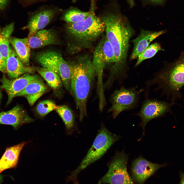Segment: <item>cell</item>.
<instances>
[{"instance_id": "9a60e30c", "label": "cell", "mask_w": 184, "mask_h": 184, "mask_svg": "<svg viewBox=\"0 0 184 184\" xmlns=\"http://www.w3.org/2000/svg\"><path fill=\"white\" fill-rule=\"evenodd\" d=\"M165 32L164 30L152 31L141 29L138 36L131 41L134 46L130 56V60L137 58L139 55L148 46L151 42Z\"/></svg>"}, {"instance_id": "e575fe53", "label": "cell", "mask_w": 184, "mask_h": 184, "mask_svg": "<svg viewBox=\"0 0 184 184\" xmlns=\"http://www.w3.org/2000/svg\"><path fill=\"white\" fill-rule=\"evenodd\" d=\"M1 29H0V42L1 41Z\"/></svg>"}, {"instance_id": "4316f807", "label": "cell", "mask_w": 184, "mask_h": 184, "mask_svg": "<svg viewBox=\"0 0 184 184\" xmlns=\"http://www.w3.org/2000/svg\"><path fill=\"white\" fill-rule=\"evenodd\" d=\"M165 1V0H142V2L144 6L148 5H161L164 4Z\"/></svg>"}, {"instance_id": "9c48e42d", "label": "cell", "mask_w": 184, "mask_h": 184, "mask_svg": "<svg viewBox=\"0 0 184 184\" xmlns=\"http://www.w3.org/2000/svg\"><path fill=\"white\" fill-rule=\"evenodd\" d=\"M92 61L98 77L97 87L103 86L102 74L107 66L110 68L114 63L115 57L112 47L105 35H103L95 47Z\"/></svg>"}, {"instance_id": "7a4b0ae2", "label": "cell", "mask_w": 184, "mask_h": 184, "mask_svg": "<svg viewBox=\"0 0 184 184\" xmlns=\"http://www.w3.org/2000/svg\"><path fill=\"white\" fill-rule=\"evenodd\" d=\"M92 57L88 54H83L68 61L71 72L69 91L79 111L80 121L87 116V99L97 76Z\"/></svg>"}, {"instance_id": "f1b7e54d", "label": "cell", "mask_w": 184, "mask_h": 184, "mask_svg": "<svg viewBox=\"0 0 184 184\" xmlns=\"http://www.w3.org/2000/svg\"><path fill=\"white\" fill-rule=\"evenodd\" d=\"M9 0H0V10L4 9L6 7Z\"/></svg>"}, {"instance_id": "ffe728a7", "label": "cell", "mask_w": 184, "mask_h": 184, "mask_svg": "<svg viewBox=\"0 0 184 184\" xmlns=\"http://www.w3.org/2000/svg\"><path fill=\"white\" fill-rule=\"evenodd\" d=\"M9 41L23 64L26 66H30L31 48L27 38H19L11 36Z\"/></svg>"}, {"instance_id": "2e32d148", "label": "cell", "mask_w": 184, "mask_h": 184, "mask_svg": "<svg viewBox=\"0 0 184 184\" xmlns=\"http://www.w3.org/2000/svg\"><path fill=\"white\" fill-rule=\"evenodd\" d=\"M5 62L6 73L8 78L10 79L16 78L26 73L32 74L36 71L34 67L24 65L13 50Z\"/></svg>"}, {"instance_id": "83f0119b", "label": "cell", "mask_w": 184, "mask_h": 184, "mask_svg": "<svg viewBox=\"0 0 184 184\" xmlns=\"http://www.w3.org/2000/svg\"><path fill=\"white\" fill-rule=\"evenodd\" d=\"M0 71L4 74L6 73V62L0 53Z\"/></svg>"}, {"instance_id": "836d02e7", "label": "cell", "mask_w": 184, "mask_h": 184, "mask_svg": "<svg viewBox=\"0 0 184 184\" xmlns=\"http://www.w3.org/2000/svg\"><path fill=\"white\" fill-rule=\"evenodd\" d=\"M77 0H72V2L73 3H75Z\"/></svg>"}, {"instance_id": "484cf974", "label": "cell", "mask_w": 184, "mask_h": 184, "mask_svg": "<svg viewBox=\"0 0 184 184\" xmlns=\"http://www.w3.org/2000/svg\"><path fill=\"white\" fill-rule=\"evenodd\" d=\"M57 106L52 101L45 100L39 102L36 106L35 109L38 115L41 117H43L55 110Z\"/></svg>"}, {"instance_id": "277c9868", "label": "cell", "mask_w": 184, "mask_h": 184, "mask_svg": "<svg viewBox=\"0 0 184 184\" xmlns=\"http://www.w3.org/2000/svg\"><path fill=\"white\" fill-rule=\"evenodd\" d=\"M146 91L153 85L157 86L154 92L162 90V95L166 96L174 103L181 97L180 90L184 86V52L174 62L167 65L160 71L154 74L153 78L145 82Z\"/></svg>"}, {"instance_id": "cb8c5ba5", "label": "cell", "mask_w": 184, "mask_h": 184, "mask_svg": "<svg viewBox=\"0 0 184 184\" xmlns=\"http://www.w3.org/2000/svg\"><path fill=\"white\" fill-rule=\"evenodd\" d=\"M55 110L63 121L67 130L71 131L74 126V118L73 112L67 106L57 105Z\"/></svg>"}, {"instance_id": "8fae6325", "label": "cell", "mask_w": 184, "mask_h": 184, "mask_svg": "<svg viewBox=\"0 0 184 184\" xmlns=\"http://www.w3.org/2000/svg\"><path fill=\"white\" fill-rule=\"evenodd\" d=\"M41 79L37 75H31L29 73L24 74L13 79L8 78L4 74L0 80L1 83L0 87L4 90L7 95L6 106L9 105L16 95L28 84Z\"/></svg>"}, {"instance_id": "30bf717a", "label": "cell", "mask_w": 184, "mask_h": 184, "mask_svg": "<svg viewBox=\"0 0 184 184\" xmlns=\"http://www.w3.org/2000/svg\"><path fill=\"white\" fill-rule=\"evenodd\" d=\"M174 102H168L155 98L146 97L143 101L139 111L135 115L141 119L139 126L143 129L141 137L145 134V129L146 124L151 120L163 116L170 112Z\"/></svg>"}, {"instance_id": "3957f363", "label": "cell", "mask_w": 184, "mask_h": 184, "mask_svg": "<svg viewBox=\"0 0 184 184\" xmlns=\"http://www.w3.org/2000/svg\"><path fill=\"white\" fill-rule=\"evenodd\" d=\"M90 1V14L86 19L77 23H66V30L71 39L69 50L72 54L91 48L105 31L104 22L95 13V1Z\"/></svg>"}, {"instance_id": "7c38bea8", "label": "cell", "mask_w": 184, "mask_h": 184, "mask_svg": "<svg viewBox=\"0 0 184 184\" xmlns=\"http://www.w3.org/2000/svg\"><path fill=\"white\" fill-rule=\"evenodd\" d=\"M151 162L141 156L135 159L132 165L133 179L139 184H143L158 169L166 166Z\"/></svg>"}, {"instance_id": "44dd1931", "label": "cell", "mask_w": 184, "mask_h": 184, "mask_svg": "<svg viewBox=\"0 0 184 184\" xmlns=\"http://www.w3.org/2000/svg\"><path fill=\"white\" fill-rule=\"evenodd\" d=\"M14 29V23L7 25L1 30L0 42V53L5 61L13 50L10 46L9 39Z\"/></svg>"}, {"instance_id": "d6986e66", "label": "cell", "mask_w": 184, "mask_h": 184, "mask_svg": "<svg viewBox=\"0 0 184 184\" xmlns=\"http://www.w3.org/2000/svg\"><path fill=\"white\" fill-rule=\"evenodd\" d=\"M47 89V86L41 79L29 84L15 97H25L29 104L31 106L46 91Z\"/></svg>"}, {"instance_id": "52a82bcc", "label": "cell", "mask_w": 184, "mask_h": 184, "mask_svg": "<svg viewBox=\"0 0 184 184\" xmlns=\"http://www.w3.org/2000/svg\"><path fill=\"white\" fill-rule=\"evenodd\" d=\"M37 61L42 67L48 69L57 74L62 84L67 91H69L71 72L68 61L60 53L49 51L37 53L36 56Z\"/></svg>"}, {"instance_id": "e0dca14e", "label": "cell", "mask_w": 184, "mask_h": 184, "mask_svg": "<svg viewBox=\"0 0 184 184\" xmlns=\"http://www.w3.org/2000/svg\"><path fill=\"white\" fill-rule=\"evenodd\" d=\"M27 38L30 47L32 49L57 44L59 41L56 33L51 29L40 30L28 36Z\"/></svg>"}, {"instance_id": "4dcf8cb0", "label": "cell", "mask_w": 184, "mask_h": 184, "mask_svg": "<svg viewBox=\"0 0 184 184\" xmlns=\"http://www.w3.org/2000/svg\"><path fill=\"white\" fill-rule=\"evenodd\" d=\"M180 180L179 184H184V173L181 172L180 174Z\"/></svg>"}, {"instance_id": "8992f818", "label": "cell", "mask_w": 184, "mask_h": 184, "mask_svg": "<svg viewBox=\"0 0 184 184\" xmlns=\"http://www.w3.org/2000/svg\"><path fill=\"white\" fill-rule=\"evenodd\" d=\"M138 86L129 88L123 86L116 90L110 99L111 106L108 111L111 112L113 118L115 119L122 112L135 109L138 107L140 94L144 90L143 88L137 90Z\"/></svg>"}, {"instance_id": "ba28073f", "label": "cell", "mask_w": 184, "mask_h": 184, "mask_svg": "<svg viewBox=\"0 0 184 184\" xmlns=\"http://www.w3.org/2000/svg\"><path fill=\"white\" fill-rule=\"evenodd\" d=\"M128 159L124 150L116 152L108 164V171L98 184H134L127 170Z\"/></svg>"}, {"instance_id": "d590c367", "label": "cell", "mask_w": 184, "mask_h": 184, "mask_svg": "<svg viewBox=\"0 0 184 184\" xmlns=\"http://www.w3.org/2000/svg\"><path fill=\"white\" fill-rule=\"evenodd\" d=\"M27 0V1H34L35 0Z\"/></svg>"}, {"instance_id": "603a6c76", "label": "cell", "mask_w": 184, "mask_h": 184, "mask_svg": "<svg viewBox=\"0 0 184 184\" xmlns=\"http://www.w3.org/2000/svg\"><path fill=\"white\" fill-rule=\"evenodd\" d=\"M89 14V11L84 12L73 7L66 11L62 18L66 23H77L85 20L88 17Z\"/></svg>"}, {"instance_id": "6da1fadb", "label": "cell", "mask_w": 184, "mask_h": 184, "mask_svg": "<svg viewBox=\"0 0 184 184\" xmlns=\"http://www.w3.org/2000/svg\"><path fill=\"white\" fill-rule=\"evenodd\" d=\"M99 17L105 24V35L112 47L115 57L114 63L110 68L109 78L124 80L128 77L126 57L133 29L114 0L110 2Z\"/></svg>"}, {"instance_id": "5bb4252c", "label": "cell", "mask_w": 184, "mask_h": 184, "mask_svg": "<svg viewBox=\"0 0 184 184\" xmlns=\"http://www.w3.org/2000/svg\"><path fill=\"white\" fill-rule=\"evenodd\" d=\"M56 13L55 10L47 9L41 10L33 15L23 29L29 31L28 36L42 30L51 21Z\"/></svg>"}, {"instance_id": "f546056e", "label": "cell", "mask_w": 184, "mask_h": 184, "mask_svg": "<svg viewBox=\"0 0 184 184\" xmlns=\"http://www.w3.org/2000/svg\"><path fill=\"white\" fill-rule=\"evenodd\" d=\"M135 0H126L130 8H132L135 5Z\"/></svg>"}, {"instance_id": "ac0fdd59", "label": "cell", "mask_w": 184, "mask_h": 184, "mask_svg": "<svg viewBox=\"0 0 184 184\" xmlns=\"http://www.w3.org/2000/svg\"><path fill=\"white\" fill-rule=\"evenodd\" d=\"M26 143L23 142L6 148L0 159V174L6 170L16 167L21 151Z\"/></svg>"}, {"instance_id": "1f68e13d", "label": "cell", "mask_w": 184, "mask_h": 184, "mask_svg": "<svg viewBox=\"0 0 184 184\" xmlns=\"http://www.w3.org/2000/svg\"><path fill=\"white\" fill-rule=\"evenodd\" d=\"M2 98V94L0 90V104L1 103V101Z\"/></svg>"}, {"instance_id": "4fadbf2b", "label": "cell", "mask_w": 184, "mask_h": 184, "mask_svg": "<svg viewBox=\"0 0 184 184\" xmlns=\"http://www.w3.org/2000/svg\"><path fill=\"white\" fill-rule=\"evenodd\" d=\"M33 121V119L18 105L8 111L0 112V124L11 125L16 130L21 125Z\"/></svg>"}, {"instance_id": "7402d4cb", "label": "cell", "mask_w": 184, "mask_h": 184, "mask_svg": "<svg viewBox=\"0 0 184 184\" xmlns=\"http://www.w3.org/2000/svg\"><path fill=\"white\" fill-rule=\"evenodd\" d=\"M34 67L53 89L56 90L61 87L62 84V81L59 76L55 73L43 67Z\"/></svg>"}, {"instance_id": "d6a6232c", "label": "cell", "mask_w": 184, "mask_h": 184, "mask_svg": "<svg viewBox=\"0 0 184 184\" xmlns=\"http://www.w3.org/2000/svg\"><path fill=\"white\" fill-rule=\"evenodd\" d=\"M74 184H79V183L77 182V181L76 180H74Z\"/></svg>"}, {"instance_id": "d4e9b609", "label": "cell", "mask_w": 184, "mask_h": 184, "mask_svg": "<svg viewBox=\"0 0 184 184\" xmlns=\"http://www.w3.org/2000/svg\"><path fill=\"white\" fill-rule=\"evenodd\" d=\"M161 50L162 49L160 45L157 42L149 45L138 56L135 67L137 66L145 60L152 57L158 51Z\"/></svg>"}, {"instance_id": "5b68a950", "label": "cell", "mask_w": 184, "mask_h": 184, "mask_svg": "<svg viewBox=\"0 0 184 184\" xmlns=\"http://www.w3.org/2000/svg\"><path fill=\"white\" fill-rule=\"evenodd\" d=\"M120 137V136L111 132L102 124L87 154L77 167L68 177L67 181L76 179L80 172L100 158Z\"/></svg>"}]
</instances>
